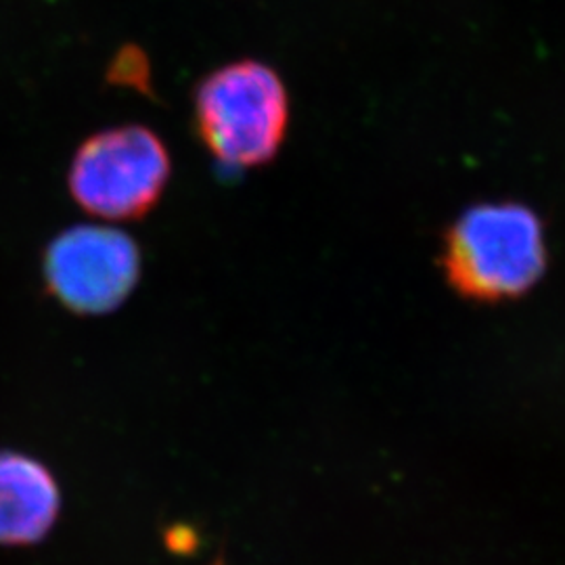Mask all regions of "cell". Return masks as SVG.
<instances>
[{"instance_id": "6da1fadb", "label": "cell", "mask_w": 565, "mask_h": 565, "mask_svg": "<svg viewBox=\"0 0 565 565\" xmlns=\"http://www.w3.org/2000/svg\"><path fill=\"white\" fill-rule=\"evenodd\" d=\"M193 114L212 158L228 170H249L279 153L289 124V97L270 65L237 61L200 82Z\"/></svg>"}, {"instance_id": "7a4b0ae2", "label": "cell", "mask_w": 565, "mask_h": 565, "mask_svg": "<svg viewBox=\"0 0 565 565\" xmlns=\"http://www.w3.org/2000/svg\"><path fill=\"white\" fill-rule=\"evenodd\" d=\"M443 264L450 282L469 298H515L545 270L543 223L522 203L471 205L446 233Z\"/></svg>"}, {"instance_id": "3957f363", "label": "cell", "mask_w": 565, "mask_h": 565, "mask_svg": "<svg viewBox=\"0 0 565 565\" xmlns=\"http://www.w3.org/2000/svg\"><path fill=\"white\" fill-rule=\"evenodd\" d=\"M170 156L147 126L128 124L82 142L70 168V193L84 212L105 221L141 218L170 181Z\"/></svg>"}, {"instance_id": "277c9868", "label": "cell", "mask_w": 565, "mask_h": 565, "mask_svg": "<svg viewBox=\"0 0 565 565\" xmlns=\"http://www.w3.org/2000/svg\"><path fill=\"white\" fill-rule=\"evenodd\" d=\"M139 275V245L111 226L67 228L44 254L49 291L78 315L111 312L130 296Z\"/></svg>"}, {"instance_id": "5b68a950", "label": "cell", "mask_w": 565, "mask_h": 565, "mask_svg": "<svg viewBox=\"0 0 565 565\" xmlns=\"http://www.w3.org/2000/svg\"><path fill=\"white\" fill-rule=\"evenodd\" d=\"M60 509V486L44 465L20 452H0V545L39 543Z\"/></svg>"}, {"instance_id": "8992f818", "label": "cell", "mask_w": 565, "mask_h": 565, "mask_svg": "<svg viewBox=\"0 0 565 565\" xmlns=\"http://www.w3.org/2000/svg\"><path fill=\"white\" fill-rule=\"evenodd\" d=\"M170 541V548L172 551H179V553H186V551H191L193 548V543H195V536H191L189 532H184V534H179L177 530L172 532V539H168Z\"/></svg>"}]
</instances>
